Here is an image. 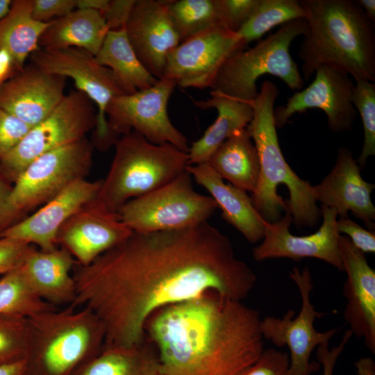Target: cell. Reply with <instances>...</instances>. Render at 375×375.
<instances>
[{"instance_id": "1", "label": "cell", "mask_w": 375, "mask_h": 375, "mask_svg": "<svg viewBox=\"0 0 375 375\" xmlns=\"http://www.w3.org/2000/svg\"><path fill=\"white\" fill-rule=\"evenodd\" d=\"M75 299L102 322L106 344L144 340L149 317L208 292L242 301L256 276L227 236L207 222L179 230L132 233L86 266L73 269Z\"/></svg>"}, {"instance_id": "2", "label": "cell", "mask_w": 375, "mask_h": 375, "mask_svg": "<svg viewBox=\"0 0 375 375\" xmlns=\"http://www.w3.org/2000/svg\"><path fill=\"white\" fill-rule=\"evenodd\" d=\"M259 312L208 292L155 312L145 333L160 375H240L263 349Z\"/></svg>"}, {"instance_id": "3", "label": "cell", "mask_w": 375, "mask_h": 375, "mask_svg": "<svg viewBox=\"0 0 375 375\" xmlns=\"http://www.w3.org/2000/svg\"><path fill=\"white\" fill-rule=\"evenodd\" d=\"M308 28L299 46L301 76L308 81L321 66L356 80L375 81V28L353 0H300Z\"/></svg>"}, {"instance_id": "4", "label": "cell", "mask_w": 375, "mask_h": 375, "mask_svg": "<svg viewBox=\"0 0 375 375\" xmlns=\"http://www.w3.org/2000/svg\"><path fill=\"white\" fill-rule=\"evenodd\" d=\"M279 90L265 81L257 97L251 103L253 117L246 129L256 148L260 174L251 201L267 222L280 219L288 210L298 228L312 227L321 217L313 185L301 179L286 162L281 150L274 122V103Z\"/></svg>"}, {"instance_id": "5", "label": "cell", "mask_w": 375, "mask_h": 375, "mask_svg": "<svg viewBox=\"0 0 375 375\" xmlns=\"http://www.w3.org/2000/svg\"><path fill=\"white\" fill-rule=\"evenodd\" d=\"M26 375H72L106 342L104 326L86 307H53L28 317Z\"/></svg>"}, {"instance_id": "6", "label": "cell", "mask_w": 375, "mask_h": 375, "mask_svg": "<svg viewBox=\"0 0 375 375\" xmlns=\"http://www.w3.org/2000/svg\"><path fill=\"white\" fill-rule=\"evenodd\" d=\"M115 145L112 162L97 196L112 212L166 185L188 165L187 152L171 144H153L133 131L119 137Z\"/></svg>"}, {"instance_id": "7", "label": "cell", "mask_w": 375, "mask_h": 375, "mask_svg": "<svg viewBox=\"0 0 375 375\" xmlns=\"http://www.w3.org/2000/svg\"><path fill=\"white\" fill-rule=\"evenodd\" d=\"M306 19L285 23L253 47L239 51L228 57L218 71L210 93L219 94L251 103L258 96V79L269 74L279 78L288 87L299 90L304 80L290 47L293 40L303 35Z\"/></svg>"}, {"instance_id": "8", "label": "cell", "mask_w": 375, "mask_h": 375, "mask_svg": "<svg viewBox=\"0 0 375 375\" xmlns=\"http://www.w3.org/2000/svg\"><path fill=\"white\" fill-rule=\"evenodd\" d=\"M185 169L166 185L132 199L118 210L133 232L179 230L206 222L218 208L211 197L196 192Z\"/></svg>"}, {"instance_id": "9", "label": "cell", "mask_w": 375, "mask_h": 375, "mask_svg": "<svg viewBox=\"0 0 375 375\" xmlns=\"http://www.w3.org/2000/svg\"><path fill=\"white\" fill-rule=\"evenodd\" d=\"M93 149L85 138L31 162L12 184L9 207L15 224L73 182L86 178L92 165Z\"/></svg>"}, {"instance_id": "10", "label": "cell", "mask_w": 375, "mask_h": 375, "mask_svg": "<svg viewBox=\"0 0 375 375\" xmlns=\"http://www.w3.org/2000/svg\"><path fill=\"white\" fill-rule=\"evenodd\" d=\"M94 103L85 94L72 90L42 121L32 126L2 159L0 170L13 184L24 169L44 153L85 138L95 128Z\"/></svg>"}, {"instance_id": "11", "label": "cell", "mask_w": 375, "mask_h": 375, "mask_svg": "<svg viewBox=\"0 0 375 375\" xmlns=\"http://www.w3.org/2000/svg\"><path fill=\"white\" fill-rule=\"evenodd\" d=\"M31 62L43 70L71 78L81 91L97 106L92 145L106 150L118 140L111 133L106 111L115 97L126 94L112 72L100 65L94 56L76 47L39 48L31 56Z\"/></svg>"}, {"instance_id": "12", "label": "cell", "mask_w": 375, "mask_h": 375, "mask_svg": "<svg viewBox=\"0 0 375 375\" xmlns=\"http://www.w3.org/2000/svg\"><path fill=\"white\" fill-rule=\"evenodd\" d=\"M176 86L172 80L162 78L149 88L114 97L106 111L111 133L119 139V135L133 131L153 144H171L188 153V139L173 125L167 112Z\"/></svg>"}, {"instance_id": "13", "label": "cell", "mask_w": 375, "mask_h": 375, "mask_svg": "<svg viewBox=\"0 0 375 375\" xmlns=\"http://www.w3.org/2000/svg\"><path fill=\"white\" fill-rule=\"evenodd\" d=\"M290 278L300 293L301 306L299 314L290 309L281 318L266 316L260 320V331L263 339L278 347L289 348L290 375H310L319 366L310 362L312 352L319 345L329 342L338 330L332 328L319 332L314 327L315 319L322 317L324 313L317 311L312 303L313 283L308 268L306 267L300 270L294 267L290 272Z\"/></svg>"}, {"instance_id": "14", "label": "cell", "mask_w": 375, "mask_h": 375, "mask_svg": "<svg viewBox=\"0 0 375 375\" xmlns=\"http://www.w3.org/2000/svg\"><path fill=\"white\" fill-rule=\"evenodd\" d=\"M246 47L237 33L214 26L170 51L162 78L183 88H210L226 60Z\"/></svg>"}, {"instance_id": "15", "label": "cell", "mask_w": 375, "mask_h": 375, "mask_svg": "<svg viewBox=\"0 0 375 375\" xmlns=\"http://www.w3.org/2000/svg\"><path fill=\"white\" fill-rule=\"evenodd\" d=\"M320 210L322 224L315 233L308 235L297 236L290 233L292 217L288 210L282 219L274 222H266L262 241L253 249L254 259L262 261L285 258L297 261L313 258L343 272L338 246L340 234L337 227V212L324 206H321Z\"/></svg>"}, {"instance_id": "16", "label": "cell", "mask_w": 375, "mask_h": 375, "mask_svg": "<svg viewBox=\"0 0 375 375\" xmlns=\"http://www.w3.org/2000/svg\"><path fill=\"white\" fill-rule=\"evenodd\" d=\"M353 88L349 76L328 66L319 67L307 88L288 98L285 106L274 109L276 128L283 127L295 113L318 108L324 112L333 132L350 131L357 112L352 103Z\"/></svg>"}, {"instance_id": "17", "label": "cell", "mask_w": 375, "mask_h": 375, "mask_svg": "<svg viewBox=\"0 0 375 375\" xmlns=\"http://www.w3.org/2000/svg\"><path fill=\"white\" fill-rule=\"evenodd\" d=\"M132 232L118 212L106 208L96 197L65 222L58 232L56 241L58 247L72 255L77 265L86 266Z\"/></svg>"}, {"instance_id": "18", "label": "cell", "mask_w": 375, "mask_h": 375, "mask_svg": "<svg viewBox=\"0 0 375 375\" xmlns=\"http://www.w3.org/2000/svg\"><path fill=\"white\" fill-rule=\"evenodd\" d=\"M101 181L84 178L73 182L34 212L3 231L0 238L36 246L42 251L56 249L58 247L56 238L61 226L79 208L97 197Z\"/></svg>"}, {"instance_id": "19", "label": "cell", "mask_w": 375, "mask_h": 375, "mask_svg": "<svg viewBox=\"0 0 375 375\" xmlns=\"http://www.w3.org/2000/svg\"><path fill=\"white\" fill-rule=\"evenodd\" d=\"M125 30L144 67L157 79L162 78L169 53L181 42L167 0H136Z\"/></svg>"}, {"instance_id": "20", "label": "cell", "mask_w": 375, "mask_h": 375, "mask_svg": "<svg viewBox=\"0 0 375 375\" xmlns=\"http://www.w3.org/2000/svg\"><path fill=\"white\" fill-rule=\"evenodd\" d=\"M66 80L31 62L0 84V108L32 127L63 99Z\"/></svg>"}, {"instance_id": "21", "label": "cell", "mask_w": 375, "mask_h": 375, "mask_svg": "<svg viewBox=\"0 0 375 375\" xmlns=\"http://www.w3.org/2000/svg\"><path fill=\"white\" fill-rule=\"evenodd\" d=\"M338 246L347 274L343 287L347 300L344 319L352 335L363 339L367 349L375 353V271L365 254L347 236L340 235Z\"/></svg>"}, {"instance_id": "22", "label": "cell", "mask_w": 375, "mask_h": 375, "mask_svg": "<svg viewBox=\"0 0 375 375\" xmlns=\"http://www.w3.org/2000/svg\"><path fill=\"white\" fill-rule=\"evenodd\" d=\"M313 188L316 201L334 209L339 218L348 217L350 211L369 229L374 228L375 207L371 200L374 185L362 178L360 167L349 149H338L333 168Z\"/></svg>"}, {"instance_id": "23", "label": "cell", "mask_w": 375, "mask_h": 375, "mask_svg": "<svg viewBox=\"0 0 375 375\" xmlns=\"http://www.w3.org/2000/svg\"><path fill=\"white\" fill-rule=\"evenodd\" d=\"M76 261L65 249L51 251L36 247L19 267L31 290L42 301L57 308L72 305L75 283L72 271Z\"/></svg>"}, {"instance_id": "24", "label": "cell", "mask_w": 375, "mask_h": 375, "mask_svg": "<svg viewBox=\"0 0 375 375\" xmlns=\"http://www.w3.org/2000/svg\"><path fill=\"white\" fill-rule=\"evenodd\" d=\"M185 169L206 188L222 210L223 218L251 243L262 240L266 221L256 210L247 192L224 180L206 162L188 165Z\"/></svg>"}, {"instance_id": "25", "label": "cell", "mask_w": 375, "mask_h": 375, "mask_svg": "<svg viewBox=\"0 0 375 375\" xmlns=\"http://www.w3.org/2000/svg\"><path fill=\"white\" fill-rule=\"evenodd\" d=\"M193 103L201 109L215 108L218 112L213 124L189 147L188 165H199L208 162L226 140L247 128L253 117V108L251 103L215 93H210V98L205 101H193Z\"/></svg>"}, {"instance_id": "26", "label": "cell", "mask_w": 375, "mask_h": 375, "mask_svg": "<svg viewBox=\"0 0 375 375\" xmlns=\"http://www.w3.org/2000/svg\"><path fill=\"white\" fill-rule=\"evenodd\" d=\"M109 31L100 12L76 8L50 22L40 38L39 46L45 49L76 47L95 56Z\"/></svg>"}, {"instance_id": "27", "label": "cell", "mask_w": 375, "mask_h": 375, "mask_svg": "<svg viewBox=\"0 0 375 375\" xmlns=\"http://www.w3.org/2000/svg\"><path fill=\"white\" fill-rule=\"evenodd\" d=\"M207 163L232 185L251 193L255 190L259 178L260 163L256 148L246 128L226 140Z\"/></svg>"}, {"instance_id": "28", "label": "cell", "mask_w": 375, "mask_h": 375, "mask_svg": "<svg viewBox=\"0 0 375 375\" xmlns=\"http://www.w3.org/2000/svg\"><path fill=\"white\" fill-rule=\"evenodd\" d=\"M72 375H160V365L154 347L145 340L131 346L105 343Z\"/></svg>"}, {"instance_id": "29", "label": "cell", "mask_w": 375, "mask_h": 375, "mask_svg": "<svg viewBox=\"0 0 375 375\" xmlns=\"http://www.w3.org/2000/svg\"><path fill=\"white\" fill-rule=\"evenodd\" d=\"M49 22L33 17L32 0L12 1L8 13L0 19V51L8 56L16 72L23 69L26 60L40 48V38Z\"/></svg>"}, {"instance_id": "30", "label": "cell", "mask_w": 375, "mask_h": 375, "mask_svg": "<svg viewBox=\"0 0 375 375\" xmlns=\"http://www.w3.org/2000/svg\"><path fill=\"white\" fill-rule=\"evenodd\" d=\"M95 58L112 72L126 94L149 88L158 80L138 59L125 27L108 31Z\"/></svg>"}, {"instance_id": "31", "label": "cell", "mask_w": 375, "mask_h": 375, "mask_svg": "<svg viewBox=\"0 0 375 375\" xmlns=\"http://www.w3.org/2000/svg\"><path fill=\"white\" fill-rule=\"evenodd\" d=\"M306 17V10L299 1L259 0L253 12L237 34L247 46L275 26Z\"/></svg>"}, {"instance_id": "32", "label": "cell", "mask_w": 375, "mask_h": 375, "mask_svg": "<svg viewBox=\"0 0 375 375\" xmlns=\"http://www.w3.org/2000/svg\"><path fill=\"white\" fill-rule=\"evenodd\" d=\"M167 6L181 42L219 25V0H167Z\"/></svg>"}, {"instance_id": "33", "label": "cell", "mask_w": 375, "mask_h": 375, "mask_svg": "<svg viewBox=\"0 0 375 375\" xmlns=\"http://www.w3.org/2000/svg\"><path fill=\"white\" fill-rule=\"evenodd\" d=\"M53 307L31 290L19 267L0 278V314L29 317Z\"/></svg>"}, {"instance_id": "34", "label": "cell", "mask_w": 375, "mask_h": 375, "mask_svg": "<svg viewBox=\"0 0 375 375\" xmlns=\"http://www.w3.org/2000/svg\"><path fill=\"white\" fill-rule=\"evenodd\" d=\"M29 349L28 317L0 314V365L26 360Z\"/></svg>"}, {"instance_id": "35", "label": "cell", "mask_w": 375, "mask_h": 375, "mask_svg": "<svg viewBox=\"0 0 375 375\" xmlns=\"http://www.w3.org/2000/svg\"><path fill=\"white\" fill-rule=\"evenodd\" d=\"M352 103L361 117L364 143L357 163L363 167L369 157L375 155V83L356 80Z\"/></svg>"}, {"instance_id": "36", "label": "cell", "mask_w": 375, "mask_h": 375, "mask_svg": "<svg viewBox=\"0 0 375 375\" xmlns=\"http://www.w3.org/2000/svg\"><path fill=\"white\" fill-rule=\"evenodd\" d=\"M259 0H219V25L237 33L249 19Z\"/></svg>"}, {"instance_id": "37", "label": "cell", "mask_w": 375, "mask_h": 375, "mask_svg": "<svg viewBox=\"0 0 375 375\" xmlns=\"http://www.w3.org/2000/svg\"><path fill=\"white\" fill-rule=\"evenodd\" d=\"M240 375H290L289 355L273 348L263 350Z\"/></svg>"}, {"instance_id": "38", "label": "cell", "mask_w": 375, "mask_h": 375, "mask_svg": "<svg viewBox=\"0 0 375 375\" xmlns=\"http://www.w3.org/2000/svg\"><path fill=\"white\" fill-rule=\"evenodd\" d=\"M31 128L0 108V160L20 142Z\"/></svg>"}, {"instance_id": "39", "label": "cell", "mask_w": 375, "mask_h": 375, "mask_svg": "<svg viewBox=\"0 0 375 375\" xmlns=\"http://www.w3.org/2000/svg\"><path fill=\"white\" fill-rule=\"evenodd\" d=\"M34 247L20 241L0 238V275L20 267Z\"/></svg>"}, {"instance_id": "40", "label": "cell", "mask_w": 375, "mask_h": 375, "mask_svg": "<svg viewBox=\"0 0 375 375\" xmlns=\"http://www.w3.org/2000/svg\"><path fill=\"white\" fill-rule=\"evenodd\" d=\"M76 9V0H32V16L48 23L62 17Z\"/></svg>"}, {"instance_id": "41", "label": "cell", "mask_w": 375, "mask_h": 375, "mask_svg": "<svg viewBox=\"0 0 375 375\" xmlns=\"http://www.w3.org/2000/svg\"><path fill=\"white\" fill-rule=\"evenodd\" d=\"M339 233L346 234L352 244L365 254L375 253V233L350 219L348 217L337 220Z\"/></svg>"}, {"instance_id": "42", "label": "cell", "mask_w": 375, "mask_h": 375, "mask_svg": "<svg viewBox=\"0 0 375 375\" xmlns=\"http://www.w3.org/2000/svg\"><path fill=\"white\" fill-rule=\"evenodd\" d=\"M136 0H109L106 10L101 14L110 31L125 27Z\"/></svg>"}, {"instance_id": "43", "label": "cell", "mask_w": 375, "mask_h": 375, "mask_svg": "<svg viewBox=\"0 0 375 375\" xmlns=\"http://www.w3.org/2000/svg\"><path fill=\"white\" fill-rule=\"evenodd\" d=\"M352 335V333L348 329L344 332L342 340L336 347L329 349V342H325L317 347V357L323 368L322 375H333L336 362Z\"/></svg>"}, {"instance_id": "44", "label": "cell", "mask_w": 375, "mask_h": 375, "mask_svg": "<svg viewBox=\"0 0 375 375\" xmlns=\"http://www.w3.org/2000/svg\"><path fill=\"white\" fill-rule=\"evenodd\" d=\"M12 188V183L0 170V234L15 224L9 207Z\"/></svg>"}, {"instance_id": "45", "label": "cell", "mask_w": 375, "mask_h": 375, "mask_svg": "<svg viewBox=\"0 0 375 375\" xmlns=\"http://www.w3.org/2000/svg\"><path fill=\"white\" fill-rule=\"evenodd\" d=\"M109 0H76V8L93 10L103 12L108 5Z\"/></svg>"}, {"instance_id": "46", "label": "cell", "mask_w": 375, "mask_h": 375, "mask_svg": "<svg viewBox=\"0 0 375 375\" xmlns=\"http://www.w3.org/2000/svg\"><path fill=\"white\" fill-rule=\"evenodd\" d=\"M358 375H375V362L371 357H362L355 363Z\"/></svg>"}, {"instance_id": "47", "label": "cell", "mask_w": 375, "mask_h": 375, "mask_svg": "<svg viewBox=\"0 0 375 375\" xmlns=\"http://www.w3.org/2000/svg\"><path fill=\"white\" fill-rule=\"evenodd\" d=\"M26 369V360L0 365V375H24Z\"/></svg>"}, {"instance_id": "48", "label": "cell", "mask_w": 375, "mask_h": 375, "mask_svg": "<svg viewBox=\"0 0 375 375\" xmlns=\"http://www.w3.org/2000/svg\"><path fill=\"white\" fill-rule=\"evenodd\" d=\"M356 2L362 8L366 16L375 23V1L356 0Z\"/></svg>"}, {"instance_id": "49", "label": "cell", "mask_w": 375, "mask_h": 375, "mask_svg": "<svg viewBox=\"0 0 375 375\" xmlns=\"http://www.w3.org/2000/svg\"><path fill=\"white\" fill-rule=\"evenodd\" d=\"M12 3L11 0H0V19L8 13Z\"/></svg>"}, {"instance_id": "50", "label": "cell", "mask_w": 375, "mask_h": 375, "mask_svg": "<svg viewBox=\"0 0 375 375\" xmlns=\"http://www.w3.org/2000/svg\"><path fill=\"white\" fill-rule=\"evenodd\" d=\"M24 375H26L25 374Z\"/></svg>"}, {"instance_id": "51", "label": "cell", "mask_w": 375, "mask_h": 375, "mask_svg": "<svg viewBox=\"0 0 375 375\" xmlns=\"http://www.w3.org/2000/svg\"><path fill=\"white\" fill-rule=\"evenodd\" d=\"M1 84V83H0Z\"/></svg>"}]
</instances>
